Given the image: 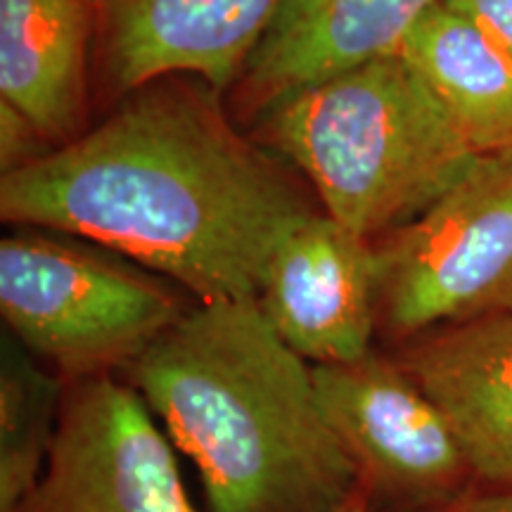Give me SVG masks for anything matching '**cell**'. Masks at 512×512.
<instances>
[{
	"mask_svg": "<svg viewBox=\"0 0 512 512\" xmlns=\"http://www.w3.org/2000/svg\"><path fill=\"white\" fill-rule=\"evenodd\" d=\"M313 204L181 76L145 83L91 131L0 176V219L112 249L195 302L259 299L268 261Z\"/></svg>",
	"mask_w": 512,
	"mask_h": 512,
	"instance_id": "obj_1",
	"label": "cell"
},
{
	"mask_svg": "<svg viewBox=\"0 0 512 512\" xmlns=\"http://www.w3.org/2000/svg\"><path fill=\"white\" fill-rule=\"evenodd\" d=\"M124 375L200 472L211 512H337L358 489L313 366L256 299L195 302Z\"/></svg>",
	"mask_w": 512,
	"mask_h": 512,
	"instance_id": "obj_2",
	"label": "cell"
},
{
	"mask_svg": "<svg viewBox=\"0 0 512 512\" xmlns=\"http://www.w3.org/2000/svg\"><path fill=\"white\" fill-rule=\"evenodd\" d=\"M259 117L261 145L370 240L413 221L479 157L399 53L309 83Z\"/></svg>",
	"mask_w": 512,
	"mask_h": 512,
	"instance_id": "obj_3",
	"label": "cell"
},
{
	"mask_svg": "<svg viewBox=\"0 0 512 512\" xmlns=\"http://www.w3.org/2000/svg\"><path fill=\"white\" fill-rule=\"evenodd\" d=\"M12 228L0 242V313L64 382L126 373L192 306L164 275L112 249Z\"/></svg>",
	"mask_w": 512,
	"mask_h": 512,
	"instance_id": "obj_4",
	"label": "cell"
},
{
	"mask_svg": "<svg viewBox=\"0 0 512 512\" xmlns=\"http://www.w3.org/2000/svg\"><path fill=\"white\" fill-rule=\"evenodd\" d=\"M375 245L377 335L392 349L434 328L512 313V150L479 155Z\"/></svg>",
	"mask_w": 512,
	"mask_h": 512,
	"instance_id": "obj_5",
	"label": "cell"
},
{
	"mask_svg": "<svg viewBox=\"0 0 512 512\" xmlns=\"http://www.w3.org/2000/svg\"><path fill=\"white\" fill-rule=\"evenodd\" d=\"M320 411L384 512L439 503L477 482L451 427L392 351L313 366Z\"/></svg>",
	"mask_w": 512,
	"mask_h": 512,
	"instance_id": "obj_6",
	"label": "cell"
},
{
	"mask_svg": "<svg viewBox=\"0 0 512 512\" xmlns=\"http://www.w3.org/2000/svg\"><path fill=\"white\" fill-rule=\"evenodd\" d=\"M19 512H197L174 441L119 375L67 382L53 451Z\"/></svg>",
	"mask_w": 512,
	"mask_h": 512,
	"instance_id": "obj_7",
	"label": "cell"
},
{
	"mask_svg": "<svg viewBox=\"0 0 512 512\" xmlns=\"http://www.w3.org/2000/svg\"><path fill=\"white\" fill-rule=\"evenodd\" d=\"M377 283L375 240L318 209L275 247L256 304L304 361L337 366L375 351Z\"/></svg>",
	"mask_w": 512,
	"mask_h": 512,
	"instance_id": "obj_8",
	"label": "cell"
},
{
	"mask_svg": "<svg viewBox=\"0 0 512 512\" xmlns=\"http://www.w3.org/2000/svg\"><path fill=\"white\" fill-rule=\"evenodd\" d=\"M285 0H93L102 86L124 98L166 76L233 88Z\"/></svg>",
	"mask_w": 512,
	"mask_h": 512,
	"instance_id": "obj_9",
	"label": "cell"
},
{
	"mask_svg": "<svg viewBox=\"0 0 512 512\" xmlns=\"http://www.w3.org/2000/svg\"><path fill=\"white\" fill-rule=\"evenodd\" d=\"M389 351L437 403L472 475L512 484V313L434 328Z\"/></svg>",
	"mask_w": 512,
	"mask_h": 512,
	"instance_id": "obj_10",
	"label": "cell"
},
{
	"mask_svg": "<svg viewBox=\"0 0 512 512\" xmlns=\"http://www.w3.org/2000/svg\"><path fill=\"white\" fill-rule=\"evenodd\" d=\"M439 0H285L235 83L245 112L261 114L299 88L399 53Z\"/></svg>",
	"mask_w": 512,
	"mask_h": 512,
	"instance_id": "obj_11",
	"label": "cell"
},
{
	"mask_svg": "<svg viewBox=\"0 0 512 512\" xmlns=\"http://www.w3.org/2000/svg\"><path fill=\"white\" fill-rule=\"evenodd\" d=\"M93 43V0H0V100L53 147L83 133Z\"/></svg>",
	"mask_w": 512,
	"mask_h": 512,
	"instance_id": "obj_12",
	"label": "cell"
},
{
	"mask_svg": "<svg viewBox=\"0 0 512 512\" xmlns=\"http://www.w3.org/2000/svg\"><path fill=\"white\" fill-rule=\"evenodd\" d=\"M399 55L475 155L512 150V50L505 43L439 0L413 24Z\"/></svg>",
	"mask_w": 512,
	"mask_h": 512,
	"instance_id": "obj_13",
	"label": "cell"
},
{
	"mask_svg": "<svg viewBox=\"0 0 512 512\" xmlns=\"http://www.w3.org/2000/svg\"><path fill=\"white\" fill-rule=\"evenodd\" d=\"M67 382L19 342L0 363V512H19L53 451Z\"/></svg>",
	"mask_w": 512,
	"mask_h": 512,
	"instance_id": "obj_14",
	"label": "cell"
},
{
	"mask_svg": "<svg viewBox=\"0 0 512 512\" xmlns=\"http://www.w3.org/2000/svg\"><path fill=\"white\" fill-rule=\"evenodd\" d=\"M53 145L22 112L0 100V169L3 174L48 155Z\"/></svg>",
	"mask_w": 512,
	"mask_h": 512,
	"instance_id": "obj_15",
	"label": "cell"
},
{
	"mask_svg": "<svg viewBox=\"0 0 512 512\" xmlns=\"http://www.w3.org/2000/svg\"><path fill=\"white\" fill-rule=\"evenodd\" d=\"M411 512H512V484L477 479L458 494Z\"/></svg>",
	"mask_w": 512,
	"mask_h": 512,
	"instance_id": "obj_16",
	"label": "cell"
},
{
	"mask_svg": "<svg viewBox=\"0 0 512 512\" xmlns=\"http://www.w3.org/2000/svg\"><path fill=\"white\" fill-rule=\"evenodd\" d=\"M512 50V0H441Z\"/></svg>",
	"mask_w": 512,
	"mask_h": 512,
	"instance_id": "obj_17",
	"label": "cell"
},
{
	"mask_svg": "<svg viewBox=\"0 0 512 512\" xmlns=\"http://www.w3.org/2000/svg\"><path fill=\"white\" fill-rule=\"evenodd\" d=\"M337 512H373V503H370V498L366 496V491L358 486V489L351 494L347 501L339 505Z\"/></svg>",
	"mask_w": 512,
	"mask_h": 512,
	"instance_id": "obj_18",
	"label": "cell"
}]
</instances>
